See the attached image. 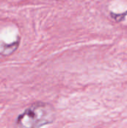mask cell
I'll list each match as a JSON object with an SVG mask.
<instances>
[{"label":"cell","instance_id":"6da1fadb","mask_svg":"<svg viewBox=\"0 0 127 128\" xmlns=\"http://www.w3.org/2000/svg\"><path fill=\"white\" fill-rule=\"evenodd\" d=\"M55 119L54 107L48 103L37 101L17 116L15 128H41L53 123Z\"/></svg>","mask_w":127,"mask_h":128}]
</instances>
